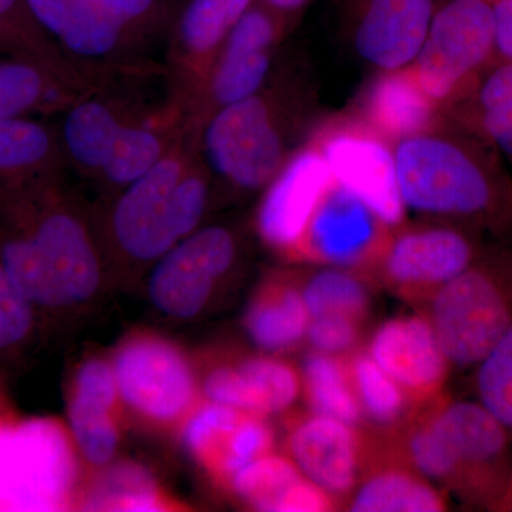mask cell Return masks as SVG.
<instances>
[{
  "mask_svg": "<svg viewBox=\"0 0 512 512\" xmlns=\"http://www.w3.org/2000/svg\"><path fill=\"white\" fill-rule=\"evenodd\" d=\"M234 493L259 511L325 512L332 510V498L308 480L288 458H256L229 478Z\"/></svg>",
  "mask_w": 512,
  "mask_h": 512,
  "instance_id": "484cf974",
  "label": "cell"
},
{
  "mask_svg": "<svg viewBox=\"0 0 512 512\" xmlns=\"http://www.w3.org/2000/svg\"><path fill=\"white\" fill-rule=\"evenodd\" d=\"M360 407L377 423L399 419L404 409V392L392 376L369 355L356 356L349 369Z\"/></svg>",
  "mask_w": 512,
  "mask_h": 512,
  "instance_id": "8d00e7d4",
  "label": "cell"
},
{
  "mask_svg": "<svg viewBox=\"0 0 512 512\" xmlns=\"http://www.w3.org/2000/svg\"><path fill=\"white\" fill-rule=\"evenodd\" d=\"M446 113L451 127L512 161V62L497 57Z\"/></svg>",
  "mask_w": 512,
  "mask_h": 512,
  "instance_id": "d4e9b609",
  "label": "cell"
},
{
  "mask_svg": "<svg viewBox=\"0 0 512 512\" xmlns=\"http://www.w3.org/2000/svg\"><path fill=\"white\" fill-rule=\"evenodd\" d=\"M311 318L320 315H345L359 320L369 306L366 286L342 269H323L311 276L302 291Z\"/></svg>",
  "mask_w": 512,
  "mask_h": 512,
  "instance_id": "d590c367",
  "label": "cell"
},
{
  "mask_svg": "<svg viewBox=\"0 0 512 512\" xmlns=\"http://www.w3.org/2000/svg\"><path fill=\"white\" fill-rule=\"evenodd\" d=\"M232 407L208 402L194 407L185 417L183 427V444L195 460L210 473L215 474L225 448L232 434L237 429L239 421L244 417Z\"/></svg>",
  "mask_w": 512,
  "mask_h": 512,
  "instance_id": "e575fe53",
  "label": "cell"
},
{
  "mask_svg": "<svg viewBox=\"0 0 512 512\" xmlns=\"http://www.w3.org/2000/svg\"><path fill=\"white\" fill-rule=\"evenodd\" d=\"M0 264L33 306L62 308L92 298L100 261L83 222L62 208L36 215L3 242Z\"/></svg>",
  "mask_w": 512,
  "mask_h": 512,
  "instance_id": "277c9868",
  "label": "cell"
},
{
  "mask_svg": "<svg viewBox=\"0 0 512 512\" xmlns=\"http://www.w3.org/2000/svg\"><path fill=\"white\" fill-rule=\"evenodd\" d=\"M76 446L59 421L0 417V511H60L76 493Z\"/></svg>",
  "mask_w": 512,
  "mask_h": 512,
  "instance_id": "8992f818",
  "label": "cell"
},
{
  "mask_svg": "<svg viewBox=\"0 0 512 512\" xmlns=\"http://www.w3.org/2000/svg\"><path fill=\"white\" fill-rule=\"evenodd\" d=\"M430 322L448 362L477 366L512 328V251L483 249L466 271L441 285Z\"/></svg>",
  "mask_w": 512,
  "mask_h": 512,
  "instance_id": "5b68a950",
  "label": "cell"
},
{
  "mask_svg": "<svg viewBox=\"0 0 512 512\" xmlns=\"http://www.w3.org/2000/svg\"><path fill=\"white\" fill-rule=\"evenodd\" d=\"M289 451L303 476L326 493L346 494L355 484L357 441L349 424L315 414L292 430Z\"/></svg>",
  "mask_w": 512,
  "mask_h": 512,
  "instance_id": "cb8c5ba5",
  "label": "cell"
},
{
  "mask_svg": "<svg viewBox=\"0 0 512 512\" xmlns=\"http://www.w3.org/2000/svg\"><path fill=\"white\" fill-rule=\"evenodd\" d=\"M303 383L313 412L355 426L362 407L353 389L349 369L335 355L311 353L303 363Z\"/></svg>",
  "mask_w": 512,
  "mask_h": 512,
  "instance_id": "836d02e7",
  "label": "cell"
},
{
  "mask_svg": "<svg viewBox=\"0 0 512 512\" xmlns=\"http://www.w3.org/2000/svg\"><path fill=\"white\" fill-rule=\"evenodd\" d=\"M32 325V303L16 288L0 264V350L22 342Z\"/></svg>",
  "mask_w": 512,
  "mask_h": 512,
  "instance_id": "b9f144b4",
  "label": "cell"
},
{
  "mask_svg": "<svg viewBox=\"0 0 512 512\" xmlns=\"http://www.w3.org/2000/svg\"><path fill=\"white\" fill-rule=\"evenodd\" d=\"M313 94L295 74L271 73L247 99L217 111L201 130V153L212 173L256 191L282 170L311 133Z\"/></svg>",
  "mask_w": 512,
  "mask_h": 512,
  "instance_id": "7a4b0ae2",
  "label": "cell"
},
{
  "mask_svg": "<svg viewBox=\"0 0 512 512\" xmlns=\"http://www.w3.org/2000/svg\"><path fill=\"white\" fill-rule=\"evenodd\" d=\"M434 0H345V26L360 59L377 72L413 62L436 12Z\"/></svg>",
  "mask_w": 512,
  "mask_h": 512,
  "instance_id": "2e32d148",
  "label": "cell"
},
{
  "mask_svg": "<svg viewBox=\"0 0 512 512\" xmlns=\"http://www.w3.org/2000/svg\"><path fill=\"white\" fill-rule=\"evenodd\" d=\"M101 86L35 60L0 56V120L66 111Z\"/></svg>",
  "mask_w": 512,
  "mask_h": 512,
  "instance_id": "603a6c76",
  "label": "cell"
},
{
  "mask_svg": "<svg viewBox=\"0 0 512 512\" xmlns=\"http://www.w3.org/2000/svg\"><path fill=\"white\" fill-rule=\"evenodd\" d=\"M293 23L254 0L225 40L204 89L187 111L188 123L202 130L217 111L258 92L274 72L276 49Z\"/></svg>",
  "mask_w": 512,
  "mask_h": 512,
  "instance_id": "ba28073f",
  "label": "cell"
},
{
  "mask_svg": "<svg viewBox=\"0 0 512 512\" xmlns=\"http://www.w3.org/2000/svg\"><path fill=\"white\" fill-rule=\"evenodd\" d=\"M119 400L113 365L90 360L80 367L69 402V433L94 467L109 466L116 456L120 437L114 409Z\"/></svg>",
  "mask_w": 512,
  "mask_h": 512,
  "instance_id": "44dd1931",
  "label": "cell"
},
{
  "mask_svg": "<svg viewBox=\"0 0 512 512\" xmlns=\"http://www.w3.org/2000/svg\"><path fill=\"white\" fill-rule=\"evenodd\" d=\"M97 15L140 37L156 29L163 13L161 0H80Z\"/></svg>",
  "mask_w": 512,
  "mask_h": 512,
  "instance_id": "60d3db41",
  "label": "cell"
},
{
  "mask_svg": "<svg viewBox=\"0 0 512 512\" xmlns=\"http://www.w3.org/2000/svg\"><path fill=\"white\" fill-rule=\"evenodd\" d=\"M309 340L318 352L328 355L348 352L359 338L357 320L345 315H320L311 318Z\"/></svg>",
  "mask_w": 512,
  "mask_h": 512,
  "instance_id": "7bdbcfd3",
  "label": "cell"
},
{
  "mask_svg": "<svg viewBox=\"0 0 512 512\" xmlns=\"http://www.w3.org/2000/svg\"><path fill=\"white\" fill-rule=\"evenodd\" d=\"M274 444V433L261 416L245 413L232 434L215 476L229 480L256 458L265 456Z\"/></svg>",
  "mask_w": 512,
  "mask_h": 512,
  "instance_id": "f35d334b",
  "label": "cell"
},
{
  "mask_svg": "<svg viewBox=\"0 0 512 512\" xmlns=\"http://www.w3.org/2000/svg\"><path fill=\"white\" fill-rule=\"evenodd\" d=\"M474 229L458 224L423 225L390 235L377 259L386 279L399 288L447 284L483 252Z\"/></svg>",
  "mask_w": 512,
  "mask_h": 512,
  "instance_id": "9a60e30c",
  "label": "cell"
},
{
  "mask_svg": "<svg viewBox=\"0 0 512 512\" xmlns=\"http://www.w3.org/2000/svg\"><path fill=\"white\" fill-rule=\"evenodd\" d=\"M311 315L302 292L291 286H274L258 296L245 319L249 338L268 352H282L298 345L308 333Z\"/></svg>",
  "mask_w": 512,
  "mask_h": 512,
  "instance_id": "f546056e",
  "label": "cell"
},
{
  "mask_svg": "<svg viewBox=\"0 0 512 512\" xmlns=\"http://www.w3.org/2000/svg\"><path fill=\"white\" fill-rule=\"evenodd\" d=\"M478 402L503 423L512 436V328L477 365Z\"/></svg>",
  "mask_w": 512,
  "mask_h": 512,
  "instance_id": "74e56055",
  "label": "cell"
},
{
  "mask_svg": "<svg viewBox=\"0 0 512 512\" xmlns=\"http://www.w3.org/2000/svg\"><path fill=\"white\" fill-rule=\"evenodd\" d=\"M268 8L281 13L286 18L296 20V16L312 2V0H261Z\"/></svg>",
  "mask_w": 512,
  "mask_h": 512,
  "instance_id": "ee69618b",
  "label": "cell"
},
{
  "mask_svg": "<svg viewBox=\"0 0 512 512\" xmlns=\"http://www.w3.org/2000/svg\"><path fill=\"white\" fill-rule=\"evenodd\" d=\"M332 180L328 161L306 137L265 188L256 215V228L262 241L276 251L293 256Z\"/></svg>",
  "mask_w": 512,
  "mask_h": 512,
  "instance_id": "5bb4252c",
  "label": "cell"
},
{
  "mask_svg": "<svg viewBox=\"0 0 512 512\" xmlns=\"http://www.w3.org/2000/svg\"><path fill=\"white\" fill-rule=\"evenodd\" d=\"M454 461L464 500L498 508L512 478V436L480 402L448 404L433 417Z\"/></svg>",
  "mask_w": 512,
  "mask_h": 512,
  "instance_id": "30bf717a",
  "label": "cell"
},
{
  "mask_svg": "<svg viewBox=\"0 0 512 512\" xmlns=\"http://www.w3.org/2000/svg\"><path fill=\"white\" fill-rule=\"evenodd\" d=\"M497 57L493 5L485 0H448L434 12L410 67L424 90L447 111Z\"/></svg>",
  "mask_w": 512,
  "mask_h": 512,
  "instance_id": "52a82bcc",
  "label": "cell"
},
{
  "mask_svg": "<svg viewBox=\"0 0 512 512\" xmlns=\"http://www.w3.org/2000/svg\"><path fill=\"white\" fill-rule=\"evenodd\" d=\"M22 8L25 0H0V56L23 57L70 76L89 77L92 69L67 56L33 16H19Z\"/></svg>",
  "mask_w": 512,
  "mask_h": 512,
  "instance_id": "4dcf8cb0",
  "label": "cell"
},
{
  "mask_svg": "<svg viewBox=\"0 0 512 512\" xmlns=\"http://www.w3.org/2000/svg\"><path fill=\"white\" fill-rule=\"evenodd\" d=\"M498 510L512 511V478L510 485H508L507 493H505L503 500L498 505Z\"/></svg>",
  "mask_w": 512,
  "mask_h": 512,
  "instance_id": "f6af8a7d",
  "label": "cell"
},
{
  "mask_svg": "<svg viewBox=\"0 0 512 512\" xmlns=\"http://www.w3.org/2000/svg\"><path fill=\"white\" fill-rule=\"evenodd\" d=\"M63 157L60 134L42 121L0 120V185L55 174Z\"/></svg>",
  "mask_w": 512,
  "mask_h": 512,
  "instance_id": "f1b7e54d",
  "label": "cell"
},
{
  "mask_svg": "<svg viewBox=\"0 0 512 512\" xmlns=\"http://www.w3.org/2000/svg\"><path fill=\"white\" fill-rule=\"evenodd\" d=\"M409 453L412 463L424 477L454 485L456 461L434 419L414 431L410 437Z\"/></svg>",
  "mask_w": 512,
  "mask_h": 512,
  "instance_id": "ab89813d",
  "label": "cell"
},
{
  "mask_svg": "<svg viewBox=\"0 0 512 512\" xmlns=\"http://www.w3.org/2000/svg\"><path fill=\"white\" fill-rule=\"evenodd\" d=\"M200 140L201 130L187 123L158 164L123 188L111 228L131 258L160 259L200 224L210 194V168Z\"/></svg>",
  "mask_w": 512,
  "mask_h": 512,
  "instance_id": "3957f363",
  "label": "cell"
},
{
  "mask_svg": "<svg viewBox=\"0 0 512 512\" xmlns=\"http://www.w3.org/2000/svg\"><path fill=\"white\" fill-rule=\"evenodd\" d=\"M83 507L92 511L168 510L156 480L136 463H119L107 468L84 497Z\"/></svg>",
  "mask_w": 512,
  "mask_h": 512,
  "instance_id": "1f68e13d",
  "label": "cell"
},
{
  "mask_svg": "<svg viewBox=\"0 0 512 512\" xmlns=\"http://www.w3.org/2000/svg\"><path fill=\"white\" fill-rule=\"evenodd\" d=\"M299 389L295 370L272 357H252L237 366L217 367L202 384L208 402L261 417L291 407Z\"/></svg>",
  "mask_w": 512,
  "mask_h": 512,
  "instance_id": "7402d4cb",
  "label": "cell"
},
{
  "mask_svg": "<svg viewBox=\"0 0 512 512\" xmlns=\"http://www.w3.org/2000/svg\"><path fill=\"white\" fill-rule=\"evenodd\" d=\"M33 18L67 56L80 63L127 67L117 57L136 42L80 0H25Z\"/></svg>",
  "mask_w": 512,
  "mask_h": 512,
  "instance_id": "ffe728a7",
  "label": "cell"
},
{
  "mask_svg": "<svg viewBox=\"0 0 512 512\" xmlns=\"http://www.w3.org/2000/svg\"><path fill=\"white\" fill-rule=\"evenodd\" d=\"M390 229L333 175L293 256L332 266L369 264L382 255Z\"/></svg>",
  "mask_w": 512,
  "mask_h": 512,
  "instance_id": "4fadbf2b",
  "label": "cell"
},
{
  "mask_svg": "<svg viewBox=\"0 0 512 512\" xmlns=\"http://www.w3.org/2000/svg\"><path fill=\"white\" fill-rule=\"evenodd\" d=\"M254 0H191L175 26L170 49L174 96L185 116L204 89L231 30Z\"/></svg>",
  "mask_w": 512,
  "mask_h": 512,
  "instance_id": "e0dca14e",
  "label": "cell"
},
{
  "mask_svg": "<svg viewBox=\"0 0 512 512\" xmlns=\"http://www.w3.org/2000/svg\"><path fill=\"white\" fill-rule=\"evenodd\" d=\"M185 126L187 116L174 101L156 113L134 117L121 128L99 177L113 187L126 188L158 164Z\"/></svg>",
  "mask_w": 512,
  "mask_h": 512,
  "instance_id": "4316f807",
  "label": "cell"
},
{
  "mask_svg": "<svg viewBox=\"0 0 512 512\" xmlns=\"http://www.w3.org/2000/svg\"><path fill=\"white\" fill-rule=\"evenodd\" d=\"M100 92L87 94L66 110L60 133L64 156L86 173L96 175L109 158L121 128L140 116Z\"/></svg>",
  "mask_w": 512,
  "mask_h": 512,
  "instance_id": "83f0119b",
  "label": "cell"
},
{
  "mask_svg": "<svg viewBox=\"0 0 512 512\" xmlns=\"http://www.w3.org/2000/svg\"><path fill=\"white\" fill-rule=\"evenodd\" d=\"M308 138L340 184L365 201L389 227L402 225L406 205L390 141L352 113L315 123Z\"/></svg>",
  "mask_w": 512,
  "mask_h": 512,
  "instance_id": "9c48e42d",
  "label": "cell"
},
{
  "mask_svg": "<svg viewBox=\"0 0 512 512\" xmlns=\"http://www.w3.org/2000/svg\"><path fill=\"white\" fill-rule=\"evenodd\" d=\"M485 2L491 3V5H494V3L500 2V0H485Z\"/></svg>",
  "mask_w": 512,
  "mask_h": 512,
  "instance_id": "bcb514c9",
  "label": "cell"
},
{
  "mask_svg": "<svg viewBox=\"0 0 512 512\" xmlns=\"http://www.w3.org/2000/svg\"><path fill=\"white\" fill-rule=\"evenodd\" d=\"M111 365L121 402L138 416L173 424L194 409V372L183 352L167 340L154 336L128 340Z\"/></svg>",
  "mask_w": 512,
  "mask_h": 512,
  "instance_id": "8fae6325",
  "label": "cell"
},
{
  "mask_svg": "<svg viewBox=\"0 0 512 512\" xmlns=\"http://www.w3.org/2000/svg\"><path fill=\"white\" fill-rule=\"evenodd\" d=\"M369 356L406 392L430 393L446 377L448 359L429 319L400 316L373 335Z\"/></svg>",
  "mask_w": 512,
  "mask_h": 512,
  "instance_id": "d6986e66",
  "label": "cell"
},
{
  "mask_svg": "<svg viewBox=\"0 0 512 512\" xmlns=\"http://www.w3.org/2000/svg\"><path fill=\"white\" fill-rule=\"evenodd\" d=\"M235 255L237 242L227 228L192 232L161 256L148 284L151 301L165 315L192 318L207 305L215 284L234 264Z\"/></svg>",
  "mask_w": 512,
  "mask_h": 512,
  "instance_id": "7c38bea8",
  "label": "cell"
},
{
  "mask_svg": "<svg viewBox=\"0 0 512 512\" xmlns=\"http://www.w3.org/2000/svg\"><path fill=\"white\" fill-rule=\"evenodd\" d=\"M393 154L406 208L473 229L510 220V177L480 138L444 127L397 141Z\"/></svg>",
  "mask_w": 512,
  "mask_h": 512,
  "instance_id": "6da1fadb",
  "label": "cell"
},
{
  "mask_svg": "<svg viewBox=\"0 0 512 512\" xmlns=\"http://www.w3.org/2000/svg\"><path fill=\"white\" fill-rule=\"evenodd\" d=\"M350 113L392 144L450 127L446 109L424 90L410 64L377 72Z\"/></svg>",
  "mask_w": 512,
  "mask_h": 512,
  "instance_id": "ac0fdd59",
  "label": "cell"
},
{
  "mask_svg": "<svg viewBox=\"0 0 512 512\" xmlns=\"http://www.w3.org/2000/svg\"><path fill=\"white\" fill-rule=\"evenodd\" d=\"M439 491L414 474L386 470L370 477L353 497V512H437L444 510Z\"/></svg>",
  "mask_w": 512,
  "mask_h": 512,
  "instance_id": "d6a6232c",
  "label": "cell"
}]
</instances>
